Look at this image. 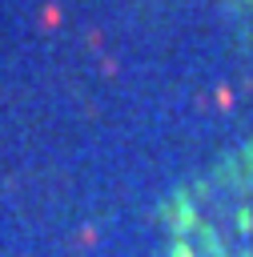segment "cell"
<instances>
[]
</instances>
